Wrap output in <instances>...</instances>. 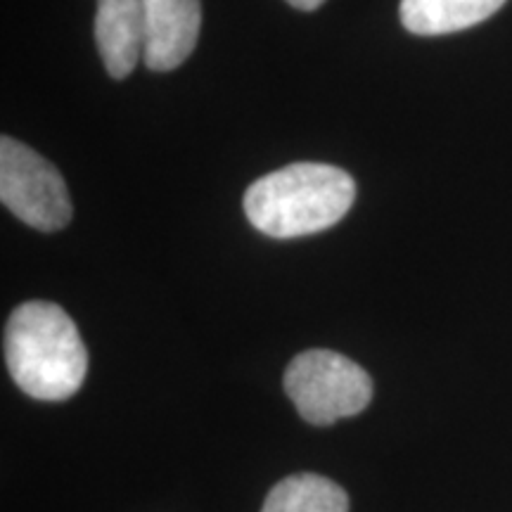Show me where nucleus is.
<instances>
[{"label":"nucleus","mask_w":512,"mask_h":512,"mask_svg":"<svg viewBox=\"0 0 512 512\" xmlns=\"http://www.w3.org/2000/svg\"><path fill=\"white\" fill-rule=\"evenodd\" d=\"M354 197L356 183L344 169L299 162L249 185L245 214L268 238H304L342 221Z\"/></svg>","instance_id":"f03ea898"},{"label":"nucleus","mask_w":512,"mask_h":512,"mask_svg":"<svg viewBox=\"0 0 512 512\" xmlns=\"http://www.w3.org/2000/svg\"><path fill=\"white\" fill-rule=\"evenodd\" d=\"M283 382L299 415L318 427L358 415L373 399V380L366 370L328 349L294 356Z\"/></svg>","instance_id":"7ed1b4c3"},{"label":"nucleus","mask_w":512,"mask_h":512,"mask_svg":"<svg viewBox=\"0 0 512 512\" xmlns=\"http://www.w3.org/2000/svg\"><path fill=\"white\" fill-rule=\"evenodd\" d=\"M95 43L112 79H126L143 57V0H98Z\"/></svg>","instance_id":"423d86ee"},{"label":"nucleus","mask_w":512,"mask_h":512,"mask_svg":"<svg viewBox=\"0 0 512 512\" xmlns=\"http://www.w3.org/2000/svg\"><path fill=\"white\" fill-rule=\"evenodd\" d=\"M285 3H290L292 8H297V10L311 12V10H318L325 0H285Z\"/></svg>","instance_id":"1a4fd4ad"},{"label":"nucleus","mask_w":512,"mask_h":512,"mask_svg":"<svg viewBox=\"0 0 512 512\" xmlns=\"http://www.w3.org/2000/svg\"><path fill=\"white\" fill-rule=\"evenodd\" d=\"M5 363L24 394L64 401L81 389L88 351L67 311L50 302H27L5 328Z\"/></svg>","instance_id":"f257e3e1"},{"label":"nucleus","mask_w":512,"mask_h":512,"mask_svg":"<svg viewBox=\"0 0 512 512\" xmlns=\"http://www.w3.org/2000/svg\"><path fill=\"white\" fill-rule=\"evenodd\" d=\"M261 512H349V498L328 477L292 475L268 491Z\"/></svg>","instance_id":"6e6552de"},{"label":"nucleus","mask_w":512,"mask_h":512,"mask_svg":"<svg viewBox=\"0 0 512 512\" xmlns=\"http://www.w3.org/2000/svg\"><path fill=\"white\" fill-rule=\"evenodd\" d=\"M0 200L27 226L53 233L72 219L67 183L48 159L19 140H0Z\"/></svg>","instance_id":"20e7f679"},{"label":"nucleus","mask_w":512,"mask_h":512,"mask_svg":"<svg viewBox=\"0 0 512 512\" xmlns=\"http://www.w3.org/2000/svg\"><path fill=\"white\" fill-rule=\"evenodd\" d=\"M505 0H401V22L411 34H456L489 19Z\"/></svg>","instance_id":"0eeeda50"},{"label":"nucleus","mask_w":512,"mask_h":512,"mask_svg":"<svg viewBox=\"0 0 512 512\" xmlns=\"http://www.w3.org/2000/svg\"><path fill=\"white\" fill-rule=\"evenodd\" d=\"M202 27L200 0H143V60L152 72H171L188 60Z\"/></svg>","instance_id":"39448f33"}]
</instances>
